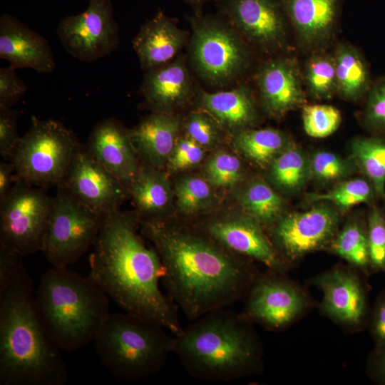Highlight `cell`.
Here are the masks:
<instances>
[{"label":"cell","instance_id":"cell-11","mask_svg":"<svg viewBox=\"0 0 385 385\" xmlns=\"http://www.w3.org/2000/svg\"><path fill=\"white\" fill-rule=\"evenodd\" d=\"M57 34L66 51L85 62L111 54L120 43L119 27L111 0H90L83 12L65 16L59 21Z\"/></svg>","mask_w":385,"mask_h":385},{"label":"cell","instance_id":"cell-2","mask_svg":"<svg viewBox=\"0 0 385 385\" xmlns=\"http://www.w3.org/2000/svg\"><path fill=\"white\" fill-rule=\"evenodd\" d=\"M137 214L120 210L103 217L89 259L88 276L125 312L155 322L176 337L178 307L159 286L163 267L138 233Z\"/></svg>","mask_w":385,"mask_h":385},{"label":"cell","instance_id":"cell-47","mask_svg":"<svg viewBox=\"0 0 385 385\" xmlns=\"http://www.w3.org/2000/svg\"><path fill=\"white\" fill-rule=\"evenodd\" d=\"M16 181L15 167L11 161L0 162V202L10 193Z\"/></svg>","mask_w":385,"mask_h":385},{"label":"cell","instance_id":"cell-28","mask_svg":"<svg viewBox=\"0 0 385 385\" xmlns=\"http://www.w3.org/2000/svg\"><path fill=\"white\" fill-rule=\"evenodd\" d=\"M337 91L342 98L356 100L369 88V73L365 60L351 46L341 44L335 56Z\"/></svg>","mask_w":385,"mask_h":385},{"label":"cell","instance_id":"cell-19","mask_svg":"<svg viewBox=\"0 0 385 385\" xmlns=\"http://www.w3.org/2000/svg\"><path fill=\"white\" fill-rule=\"evenodd\" d=\"M322 292L321 309L335 322L347 327H356L366 312L365 292L358 277L351 270L335 267L312 280Z\"/></svg>","mask_w":385,"mask_h":385},{"label":"cell","instance_id":"cell-21","mask_svg":"<svg viewBox=\"0 0 385 385\" xmlns=\"http://www.w3.org/2000/svg\"><path fill=\"white\" fill-rule=\"evenodd\" d=\"M257 84L262 106L272 117H282L306 103L294 59L277 58L266 62L257 73Z\"/></svg>","mask_w":385,"mask_h":385},{"label":"cell","instance_id":"cell-27","mask_svg":"<svg viewBox=\"0 0 385 385\" xmlns=\"http://www.w3.org/2000/svg\"><path fill=\"white\" fill-rule=\"evenodd\" d=\"M289 142L284 132L274 128H248L234 134L232 138L240 155L263 168L268 167Z\"/></svg>","mask_w":385,"mask_h":385},{"label":"cell","instance_id":"cell-33","mask_svg":"<svg viewBox=\"0 0 385 385\" xmlns=\"http://www.w3.org/2000/svg\"><path fill=\"white\" fill-rule=\"evenodd\" d=\"M304 78L313 97L332 98L337 91L334 58L319 53L311 56L306 65Z\"/></svg>","mask_w":385,"mask_h":385},{"label":"cell","instance_id":"cell-42","mask_svg":"<svg viewBox=\"0 0 385 385\" xmlns=\"http://www.w3.org/2000/svg\"><path fill=\"white\" fill-rule=\"evenodd\" d=\"M18 112L0 108V155L1 159L12 161L21 138L17 130Z\"/></svg>","mask_w":385,"mask_h":385},{"label":"cell","instance_id":"cell-29","mask_svg":"<svg viewBox=\"0 0 385 385\" xmlns=\"http://www.w3.org/2000/svg\"><path fill=\"white\" fill-rule=\"evenodd\" d=\"M237 198L244 212L262 225H272L282 215L283 198L260 178L248 182L239 192Z\"/></svg>","mask_w":385,"mask_h":385},{"label":"cell","instance_id":"cell-9","mask_svg":"<svg viewBox=\"0 0 385 385\" xmlns=\"http://www.w3.org/2000/svg\"><path fill=\"white\" fill-rule=\"evenodd\" d=\"M57 188L40 251L56 268H67L93 245L104 216L79 201L64 185Z\"/></svg>","mask_w":385,"mask_h":385},{"label":"cell","instance_id":"cell-31","mask_svg":"<svg viewBox=\"0 0 385 385\" xmlns=\"http://www.w3.org/2000/svg\"><path fill=\"white\" fill-rule=\"evenodd\" d=\"M356 164L371 183L376 195L385 197V138H357L351 145Z\"/></svg>","mask_w":385,"mask_h":385},{"label":"cell","instance_id":"cell-40","mask_svg":"<svg viewBox=\"0 0 385 385\" xmlns=\"http://www.w3.org/2000/svg\"><path fill=\"white\" fill-rule=\"evenodd\" d=\"M366 233L370 263L376 269L385 270V216L375 206L368 216Z\"/></svg>","mask_w":385,"mask_h":385},{"label":"cell","instance_id":"cell-3","mask_svg":"<svg viewBox=\"0 0 385 385\" xmlns=\"http://www.w3.org/2000/svg\"><path fill=\"white\" fill-rule=\"evenodd\" d=\"M68 369L35 304L21 264L0 296V385H64Z\"/></svg>","mask_w":385,"mask_h":385},{"label":"cell","instance_id":"cell-24","mask_svg":"<svg viewBox=\"0 0 385 385\" xmlns=\"http://www.w3.org/2000/svg\"><path fill=\"white\" fill-rule=\"evenodd\" d=\"M183 121L175 113L152 112L130 130L138 155L143 163L163 169L177 141Z\"/></svg>","mask_w":385,"mask_h":385},{"label":"cell","instance_id":"cell-6","mask_svg":"<svg viewBox=\"0 0 385 385\" xmlns=\"http://www.w3.org/2000/svg\"><path fill=\"white\" fill-rule=\"evenodd\" d=\"M152 321L110 314L93 342L101 364L117 379L136 382L157 374L173 353L174 336Z\"/></svg>","mask_w":385,"mask_h":385},{"label":"cell","instance_id":"cell-39","mask_svg":"<svg viewBox=\"0 0 385 385\" xmlns=\"http://www.w3.org/2000/svg\"><path fill=\"white\" fill-rule=\"evenodd\" d=\"M310 174L322 182H331L346 177L352 170L351 163L329 151H318L309 160Z\"/></svg>","mask_w":385,"mask_h":385},{"label":"cell","instance_id":"cell-17","mask_svg":"<svg viewBox=\"0 0 385 385\" xmlns=\"http://www.w3.org/2000/svg\"><path fill=\"white\" fill-rule=\"evenodd\" d=\"M85 147L128 190L140 166L130 130L116 118H104L94 125Z\"/></svg>","mask_w":385,"mask_h":385},{"label":"cell","instance_id":"cell-38","mask_svg":"<svg viewBox=\"0 0 385 385\" xmlns=\"http://www.w3.org/2000/svg\"><path fill=\"white\" fill-rule=\"evenodd\" d=\"M185 135L205 149L215 148L221 141L223 130L207 112L200 109L190 113L183 122Z\"/></svg>","mask_w":385,"mask_h":385},{"label":"cell","instance_id":"cell-1","mask_svg":"<svg viewBox=\"0 0 385 385\" xmlns=\"http://www.w3.org/2000/svg\"><path fill=\"white\" fill-rule=\"evenodd\" d=\"M140 228L160 256L168 297L190 320L237 302L257 274L250 259L198 230L165 219L140 221Z\"/></svg>","mask_w":385,"mask_h":385},{"label":"cell","instance_id":"cell-5","mask_svg":"<svg viewBox=\"0 0 385 385\" xmlns=\"http://www.w3.org/2000/svg\"><path fill=\"white\" fill-rule=\"evenodd\" d=\"M34 297L46 330L63 351H76L93 341L110 314L105 292L89 276L68 267L46 271Z\"/></svg>","mask_w":385,"mask_h":385},{"label":"cell","instance_id":"cell-16","mask_svg":"<svg viewBox=\"0 0 385 385\" xmlns=\"http://www.w3.org/2000/svg\"><path fill=\"white\" fill-rule=\"evenodd\" d=\"M217 6L245 41L265 51L282 44L287 16L279 0H217Z\"/></svg>","mask_w":385,"mask_h":385},{"label":"cell","instance_id":"cell-22","mask_svg":"<svg viewBox=\"0 0 385 385\" xmlns=\"http://www.w3.org/2000/svg\"><path fill=\"white\" fill-rule=\"evenodd\" d=\"M190 37L175 19L158 11L140 26L132 44L141 68L147 72L173 61L188 46Z\"/></svg>","mask_w":385,"mask_h":385},{"label":"cell","instance_id":"cell-26","mask_svg":"<svg viewBox=\"0 0 385 385\" xmlns=\"http://www.w3.org/2000/svg\"><path fill=\"white\" fill-rule=\"evenodd\" d=\"M140 221L164 219L174 197L168 173L148 164H140L137 175L128 188Z\"/></svg>","mask_w":385,"mask_h":385},{"label":"cell","instance_id":"cell-25","mask_svg":"<svg viewBox=\"0 0 385 385\" xmlns=\"http://www.w3.org/2000/svg\"><path fill=\"white\" fill-rule=\"evenodd\" d=\"M194 100L198 108L209 113L223 130L233 135L248 129L257 119L255 102L250 89L245 85L210 93L197 84Z\"/></svg>","mask_w":385,"mask_h":385},{"label":"cell","instance_id":"cell-10","mask_svg":"<svg viewBox=\"0 0 385 385\" xmlns=\"http://www.w3.org/2000/svg\"><path fill=\"white\" fill-rule=\"evenodd\" d=\"M53 203L45 188L16 179L0 202V243L22 257L40 251Z\"/></svg>","mask_w":385,"mask_h":385},{"label":"cell","instance_id":"cell-15","mask_svg":"<svg viewBox=\"0 0 385 385\" xmlns=\"http://www.w3.org/2000/svg\"><path fill=\"white\" fill-rule=\"evenodd\" d=\"M79 201L102 216L119 210L128 188L81 145L63 182Z\"/></svg>","mask_w":385,"mask_h":385},{"label":"cell","instance_id":"cell-46","mask_svg":"<svg viewBox=\"0 0 385 385\" xmlns=\"http://www.w3.org/2000/svg\"><path fill=\"white\" fill-rule=\"evenodd\" d=\"M372 332L378 349H385V297L377 304L372 322Z\"/></svg>","mask_w":385,"mask_h":385},{"label":"cell","instance_id":"cell-45","mask_svg":"<svg viewBox=\"0 0 385 385\" xmlns=\"http://www.w3.org/2000/svg\"><path fill=\"white\" fill-rule=\"evenodd\" d=\"M21 257L16 250L0 243V296L5 292L22 264Z\"/></svg>","mask_w":385,"mask_h":385},{"label":"cell","instance_id":"cell-49","mask_svg":"<svg viewBox=\"0 0 385 385\" xmlns=\"http://www.w3.org/2000/svg\"><path fill=\"white\" fill-rule=\"evenodd\" d=\"M187 4L190 5L194 9L195 13H202V9L203 6L213 0H184Z\"/></svg>","mask_w":385,"mask_h":385},{"label":"cell","instance_id":"cell-43","mask_svg":"<svg viewBox=\"0 0 385 385\" xmlns=\"http://www.w3.org/2000/svg\"><path fill=\"white\" fill-rule=\"evenodd\" d=\"M27 88L15 68L11 66L0 68V108H11L23 98Z\"/></svg>","mask_w":385,"mask_h":385},{"label":"cell","instance_id":"cell-23","mask_svg":"<svg viewBox=\"0 0 385 385\" xmlns=\"http://www.w3.org/2000/svg\"><path fill=\"white\" fill-rule=\"evenodd\" d=\"M299 41L307 48L325 43L332 36L343 0H279Z\"/></svg>","mask_w":385,"mask_h":385},{"label":"cell","instance_id":"cell-14","mask_svg":"<svg viewBox=\"0 0 385 385\" xmlns=\"http://www.w3.org/2000/svg\"><path fill=\"white\" fill-rule=\"evenodd\" d=\"M262 225L255 218L241 212L208 220L197 230L227 250L283 273L285 262Z\"/></svg>","mask_w":385,"mask_h":385},{"label":"cell","instance_id":"cell-36","mask_svg":"<svg viewBox=\"0 0 385 385\" xmlns=\"http://www.w3.org/2000/svg\"><path fill=\"white\" fill-rule=\"evenodd\" d=\"M203 174L212 187L232 188L242 180L243 168L237 156L220 150L205 163Z\"/></svg>","mask_w":385,"mask_h":385},{"label":"cell","instance_id":"cell-18","mask_svg":"<svg viewBox=\"0 0 385 385\" xmlns=\"http://www.w3.org/2000/svg\"><path fill=\"white\" fill-rule=\"evenodd\" d=\"M196 86L179 54L173 61L145 72L140 87L143 107L155 113H174L194 99Z\"/></svg>","mask_w":385,"mask_h":385},{"label":"cell","instance_id":"cell-34","mask_svg":"<svg viewBox=\"0 0 385 385\" xmlns=\"http://www.w3.org/2000/svg\"><path fill=\"white\" fill-rule=\"evenodd\" d=\"M332 249L349 263L366 267L370 262L367 233L356 222L345 225L332 241Z\"/></svg>","mask_w":385,"mask_h":385},{"label":"cell","instance_id":"cell-30","mask_svg":"<svg viewBox=\"0 0 385 385\" xmlns=\"http://www.w3.org/2000/svg\"><path fill=\"white\" fill-rule=\"evenodd\" d=\"M268 168L269 177L273 184L287 192L301 189L311 175L309 160L291 141Z\"/></svg>","mask_w":385,"mask_h":385},{"label":"cell","instance_id":"cell-4","mask_svg":"<svg viewBox=\"0 0 385 385\" xmlns=\"http://www.w3.org/2000/svg\"><path fill=\"white\" fill-rule=\"evenodd\" d=\"M252 323L227 308L210 312L174 336L173 353L192 377L230 381L260 372L262 350Z\"/></svg>","mask_w":385,"mask_h":385},{"label":"cell","instance_id":"cell-8","mask_svg":"<svg viewBox=\"0 0 385 385\" xmlns=\"http://www.w3.org/2000/svg\"><path fill=\"white\" fill-rule=\"evenodd\" d=\"M81 145L62 122L33 117L11 161L16 179L45 189L58 186Z\"/></svg>","mask_w":385,"mask_h":385},{"label":"cell","instance_id":"cell-13","mask_svg":"<svg viewBox=\"0 0 385 385\" xmlns=\"http://www.w3.org/2000/svg\"><path fill=\"white\" fill-rule=\"evenodd\" d=\"M338 222V214L333 208L318 205L304 212L280 216L272 223L271 241L278 252L294 261L332 241Z\"/></svg>","mask_w":385,"mask_h":385},{"label":"cell","instance_id":"cell-48","mask_svg":"<svg viewBox=\"0 0 385 385\" xmlns=\"http://www.w3.org/2000/svg\"><path fill=\"white\" fill-rule=\"evenodd\" d=\"M380 352L376 361V371L379 376L385 381V349Z\"/></svg>","mask_w":385,"mask_h":385},{"label":"cell","instance_id":"cell-12","mask_svg":"<svg viewBox=\"0 0 385 385\" xmlns=\"http://www.w3.org/2000/svg\"><path fill=\"white\" fill-rule=\"evenodd\" d=\"M280 272L258 274L246 291L241 314L250 322L279 330L293 322L309 306L306 293Z\"/></svg>","mask_w":385,"mask_h":385},{"label":"cell","instance_id":"cell-37","mask_svg":"<svg viewBox=\"0 0 385 385\" xmlns=\"http://www.w3.org/2000/svg\"><path fill=\"white\" fill-rule=\"evenodd\" d=\"M342 115L330 105H304L302 108L303 127L313 138H323L333 134L339 127Z\"/></svg>","mask_w":385,"mask_h":385},{"label":"cell","instance_id":"cell-20","mask_svg":"<svg viewBox=\"0 0 385 385\" xmlns=\"http://www.w3.org/2000/svg\"><path fill=\"white\" fill-rule=\"evenodd\" d=\"M0 58L15 69L28 68L50 73L56 66L48 41L8 14L0 17Z\"/></svg>","mask_w":385,"mask_h":385},{"label":"cell","instance_id":"cell-41","mask_svg":"<svg viewBox=\"0 0 385 385\" xmlns=\"http://www.w3.org/2000/svg\"><path fill=\"white\" fill-rule=\"evenodd\" d=\"M205 150L188 135L179 137L165 167L171 173L194 168L204 159Z\"/></svg>","mask_w":385,"mask_h":385},{"label":"cell","instance_id":"cell-32","mask_svg":"<svg viewBox=\"0 0 385 385\" xmlns=\"http://www.w3.org/2000/svg\"><path fill=\"white\" fill-rule=\"evenodd\" d=\"M212 187L205 178L188 175L180 178L174 187L180 212L191 215L212 207L215 200Z\"/></svg>","mask_w":385,"mask_h":385},{"label":"cell","instance_id":"cell-35","mask_svg":"<svg viewBox=\"0 0 385 385\" xmlns=\"http://www.w3.org/2000/svg\"><path fill=\"white\" fill-rule=\"evenodd\" d=\"M375 193L371 183L356 178L341 183L324 193H312L307 196L311 202H330L340 208L371 201Z\"/></svg>","mask_w":385,"mask_h":385},{"label":"cell","instance_id":"cell-7","mask_svg":"<svg viewBox=\"0 0 385 385\" xmlns=\"http://www.w3.org/2000/svg\"><path fill=\"white\" fill-rule=\"evenodd\" d=\"M188 19L192 30L189 59L196 73L214 86L235 81L250 64L245 41L222 16L194 13Z\"/></svg>","mask_w":385,"mask_h":385},{"label":"cell","instance_id":"cell-44","mask_svg":"<svg viewBox=\"0 0 385 385\" xmlns=\"http://www.w3.org/2000/svg\"><path fill=\"white\" fill-rule=\"evenodd\" d=\"M364 117L370 127L385 131V78L370 89Z\"/></svg>","mask_w":385,"mask_h":385}]
</instances>
